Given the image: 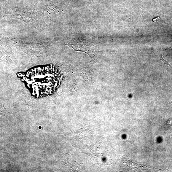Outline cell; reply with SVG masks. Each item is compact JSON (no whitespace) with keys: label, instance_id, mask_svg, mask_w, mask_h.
I'll return each instance as SVG.
<instances>
[{"label":"cell","instance_id":"1","mask_svg":"<svg viewBox=\"0 0 172 172\" xmlns=\"http://www.w3.org/2000/svg\"><path fill=\"white\" fill-rule=\"evenodd\" d=\"M160 60H161V61H162L165 64H166V65L170 66L172 69V67H171L170 63H169L168 62L166 61V60H165L164 58H163L162 57V55L160 56Z\"/></svg>","mask_w":172,"mask_h":172},{"label":"cell","instance_id":"2","mask_svg":"<svg viewBox=\"0 0 172 172\" xmlns=\"http://www.w3.org/2000/svg\"><path fill=\"white\" fill-rule=\"evenodd\" d=\"M160 19V17H156V18L154 19L153 20V21H157L158 20H159V19Z\"/></svg>","mask_w":172,"mask_h":172}]
</instances>
